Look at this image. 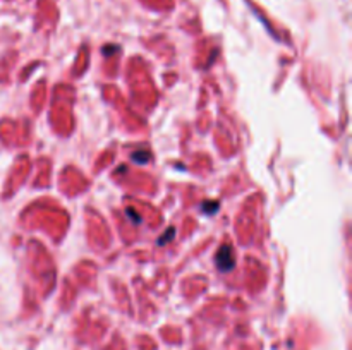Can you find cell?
Returning <instances> with one entry per match:
<instances>
[{
	"label": "cell",
	"mask_w": 352,
	"mask_h": 350,
	"mask_svg": "<svg viewBox=\"0 0 352 350\" xmlns=\"http://www.w3.org/2000/svg\"><path fill=\"white\" fill-rule=\"evenodd\" d=\"M235 265L234 260V252L230 246H222L218 249V254H216V266L220 268L222 271H230Z\"/></svg>",
	"instance_id": "obj_1"
},
{
	"label": "cell",
	"mask_w": 352,
	"mask_h": 350,
	"mask_svg": "<svg viewBox=\"0 0 352 350\" xmlns=\"http://www.w3.org/2000/svg\"><path fill=\"white\" fill-rule=\"evenodd\" d=\"M131 158H133V161H136V163H139V165H143V163H146L149 160V153L144 151V150H139V151H134Z\"/></svg>",
	"instance_id": "obj_2"
}]
</instances>
